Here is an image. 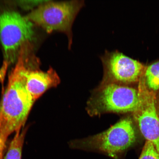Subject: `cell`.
Instances as JSON below:
<instances>
[{"instance_id": "1", "label": "cell", "mask_w": 159, "mask_h": 159, "mask_svg": "<svg viewBox=\"0 0 159 159\" xmlns=\"http://www.w3.org/2000/svg\"><path fill=\"white\" fill-rule=\"evenodd\" d=\"M26 67L24 56L21 54L9 75L0 101V135L5 143L10 135L24 126L35 102L26 87Z\"/></svg>"}, {"instance_id": "2", "label": "cell", "mask_w": 159, "mask_h": 159, "mask_svg": "<svg viewBox=\"0 0 159 159\" xmlns=\"http://www.w3.org/2000/svg\"><path fill=\"white\" fill-rule=\"evenodd\" d=\"M136 133L132 120L121 119L107 130L87 138L69 143L73 149L102 154L114 159H121L127 150L134 144Z\"/></svg>"}, {"instance_id": "3", "label": "cell", "mask_w": 159, "mask_h": 159, "mask_svg": "<svg viewBox=\"0 0 159 159\" xmlns=\"http://www.w3.org/2000/svg\"><path fill=\"white\" fill-rule=\"evenodd\" d=\"M141 103L139 89L115 83L99 84L91 92L86 109L92 117L108 113H134Z\"/></svg>"}, {"instance_id": "4", "label": "cell", "mask_w": 159, "mask_h": 159, "mask_svg": "<svg viewBox=\"0 0 159 159\" xmlns=\"http://www.w3.org/2000/svg\"><path fill=\"white\" fill-rule=\"evenodd\" d=\"M84 5L83 1H47L26 17L47 33L56 31L64 33L68 38V48L70 49L73 41L72 25Z\"/></svg>"}, {"instance_id": "5", "label": "cell", "mask_w": 159, "mask_h": 159, "mask_svg": "<svg viewBox=\"0 0 159 159\" xmlns=\"http://www.w3.org/2000/svg\"><path fill=\"white\" fill-rule=\"evenodd\" d=\"M33 23L15 11L0 14V41L4 52L6 64L18 58L33 39Z\"/></svg>"}, {"instance_id": "6", "label": "cell", "mask_w": 159, "mask_h": 159, "mask_svg": "<svg viewBox=\"0 0 159 159\" xmlns=\"http://www.w3.org/2000/svg\"><path fill=\"white\" fill-rule=\"evenodd\" d=\"M103 75L99 84L125 85L139 83L146 65L118 51H106L101 57Z\"/></svg>"}, {"instance_id": "7", "label": "cell", "mask_w": 159, "mask_h": 159, "mask_svg": "<svg viewBox=\"0 0 159 159\" xmlns=\"http://www.w3.org/2000/svg\"><path fill=\"white\" fill-rule=\"evenodd\" d=\"M138 89L142 103L140 108L134 113L135 120L143 136L153 145L159 154V116L156 108V97L142 81Z\"/></svg>"}, {"instance_id": "8", "label": "cell", "mask_w": 159, "mask_h": 159, "mask_svg": "<svg viewBox=\"0 0 159 159\" xmlns=\"http://www.w3.org/2000/svg\"><path fill=\"white\" fill-rule=\"evenodd\" d=\"M25 75L26 87L35 101L46 91L57 87L61 82L57 71L51 67L46 71L27 67Z\"/></svg>"}, {"instance_id": "9", "label": "cell", "mask_w": 159, "mask_h": 159, "mask_svg": "<svg viewBox=\"0 0 159 159\" xmlns=\"http://www.w3.org/2000/svg\"><path fill=\"white\" fill-rule=\"evenodd\" d=\"M140 80L149 90H159V60L146 66Z\"/></svg>"}, {"instance_id": "10", "label": "cell", "mask_w": 159, "mask_h": 159, "mask_svg": "<svg viewBox=\"0 0 159 159\" xmlns=\"http://www.w3.org/2000/svg\"><path fill=\"white\" fill-rule=\"evenodd\" d=\"M28 127L23 128L20 132L19 130L16 132L10 143L7 154L4 159H21L22 151Z\"/></svg>"}, {"instance_id": "11", "label": "cell", "mask_w": 159, "mask_h": 159, "mask_svg": "<svg viewBox=\"0 0 159 159\" xmlns=\"http://www.w3.org/2000/svg\"><path fill=\"white\" fill-rule=\"evenodd\" d=\"M139 159H159V154L152 143L146 141Z\"/></svg>"}, {"instance_id": "12", "label": "cell", "mask_w": 159, "mask_h": 159, "mask_svg": "<svg viewBox=\"0 0 159 159\" xmlns=\"http://www.w3.org/2000/svg\"><path fill=\"white\" fill-rule=\"evenodd\" d=\"M47 1H17V4L20 7L25 9H30L45 2Z\"/></svg>"}, {"instance_id": "13", "label": "cell", "mask_w": 159, "mask_h": 159, "mask_svg": "<svg viewBox=\"0 0 159 159\" xmlns=\"http://www.w3.org/2000/svg\"><path fill=\"white\" fill-rule=\"evenodd\" d=\"M5 144L6 143L2 140L1 135H0V155L3 153V151L4 150Z\"/></svg>"}, {"instance_id": "14", "label": "cell", "mask_w": 159, "mask_h": 159, "mask_svg": "<svg viewBox=\"0 0 159 159\" xmlns=\"http://www.w3.org/2000/svg\"><path fill=\"white\" fill-rule=\"evenodd\" d=\"M0 159H3V154H1L0 155Z\"/></svg>"}]
</instances>
